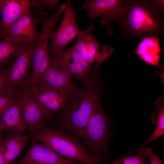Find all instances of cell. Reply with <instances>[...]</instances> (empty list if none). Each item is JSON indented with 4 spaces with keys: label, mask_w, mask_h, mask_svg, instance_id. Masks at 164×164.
Instances as JSON below:
<instances>
[{
    "label": "cell",
    "mask_w": 164,
    "mask_h": 164,
    "mask_svg": "<svg viewBox=\"0 0 164 164\" xmlns=\"http://www.w3.org/2000/svg\"><path fill=\"white\" fill-rule=\"evenodd\" d=\"M164 10L155 8L150 0H124L115 22L126 39H142L164 34Z\"/></svg>",
    "instance_id": "cell-1"
},
{
    "label": "cell",
    "mask_w": 164,
    "mask_h": 164,
    "mask_svg": "<svg viewBox=\"0 0 164 164\" xmlns=\"http://www.w3.org/2000/svg\"><path fill=\"white\" fill-rule=\"evenodd\" d=\"M100 101L95 82L70 94L67 103L58 116L59 123L76 137L81 138L89 119Z\"/></svg>",
    "instance_id": "cell-2"
},
{
    "label": "cell",
    "mask_w": 164,
    "mask_h": 164,
    "mask_svg": "<svg viewBox=\"0 0 164 164\" xmlns=\"http://www.w3.org/2000/svg\"><path fill=\"white\" fill-rule=\"evenodd\" d=\"M29 134L30 138L44 144L62 157L84 164H100L98 158L90 152L75 136L43 125Z\"/></svg>",
    "instance_id": "cell-3"
},
{
    "label": "cell",
    "mask_w": 164,
    "mask_h": 164,
    "mask_svg": "<svg viewBox=\"0 0 164 164\" xmlns=\"http://www.w3.org/2000/svg\"><path fill=\"white\" fill-rule=\"evenodd\" d=\"M66 8V3L61 4L55 13L49 17L45 16L40 23L42 30L33 47L32 56V73L35 76L41 75L51 63L49 51L51 34L55 25L60 19V15L64 12Z\"/></svg>",
    "instance_id": "cell-4"
},
{
    "label": "cell",
    "mask_w": 164,
    "mask_h": 164,
    "mask_svg": "<svg viewBox=\"0 0 164 164\" xmlns=\"http://www.w3.org/2000/svg\"><path fill=\"white\" fill-rule=\"evenodd\" d=\"M66 3L61 22L51 34L49 51L51 60L56 58L66 46L77 37L81 32L76 20L77 11L73 10L70 1H67Z\"/></svg>",
    "instance_id": "cell-5"
},
{
    "label": "cell",
    "mask_w": 164,
    "mask_h": 164,
    "mask_svg": "<svg viewBox=\"0 0 164 164\" xmlns=\"http://www.w3.org/2000/svg\"><path fill=\"white\" fill-rule=\"evenodd\" d=\"M51 61L72 77L82 82L84 86L95 82L96 76L94 73V67L84 60L72 46L63 50Z\"/></svg>",
    "instance_id": "cell-6"
},
{
    "label": "cell",
    "mask_w": 164,
    "mask_h": 164,
    "mask_svg": "<svg viewBox=\"0 0 164 164\" xmlns=\"http://www.w3.org/2000/svg\"><path fill=\"white\" fill-rule=\"evenodd\" d=\"M18 91L17 99L26 129L35 130L51 116L36 101L29 88Z\"/></svg>",
    "instance_id": "cell-7"
},
{
    "label": "cell",
    "mask_w": 164,
    "mask_h": 164,
    "mask_svg": "<svg viewBox=\"0 0 164 164\" xmlns=\"http://www.w3.org/2000/svg\"><path fill=\"white\" fill-rule=\"evenodd\" d=\"M33 47L28 46L23 50L13 59L7 69L4 70L10 87L18 90L29 88Z\"/></svg>",
    "instance_id": "cell-8"
},
{
    "label": "cell",
    "mask_w": 164,
    "mask_h": 164,
    "mask_svg": "<svg viewBox=\"0 0 164 164\" xmlns=\"http://www.w3.org/2000/svg\"><path fill=\"white\" fill-rule=\"evenodd\" d=\"M107 128L106 117L100 101L89 119L81 138L92 149L100 152L105 145Z\"/></svg>",
    "instance_id": "cell-9"
},
{
    "label": "cell",
    "mask_w": 164,
    "mask_h": 164,
    "mask_svg": "<svg viewBox=\"0 0 164 164\" xmlns=\"http://www.w3.org/2000/svg\"><path fill=\"white\" fill-rule=\"evenodd\" d=\"M124 0H86L82 9L88 12V16L92 20L96 17L101 18L100 23L107 28V33H113L111 24L120 14L123 7Z\"/></svg>",
    "instance_id": "cell-10"
},
{
    "label": "cell",
    "mask_w": 164,
    "mask_h": 164,
    "mask_svg": "<svg viewBox=\"0 0 164 164\" xmlns=\"http://www.w3.org/2000/svg\"><path fill=\"white\" fill-rule=\"evenodd\" d=\"M94 27L91 24L86 30L81 31L76 42L72 46L84 60L92 65L103 57L111 54L108 45L103 46L99 51L100 44L91 33Z\"/></svg>",
    "instance_id": "cell-11"
},
{
    "label": "cell",
    "mask_w": 164,
    "mask_h": 164,
    "mask_svg": "<svg viewBox=\"0 0 164 164\" xmlns=\"http://www.w3.org/2000/svg\"><path fill=\"white\" fill-rule=\"evenodd\" d=\"M31 144L22 158L12 164H78L65 159L47 146L31 138Z\"/></svg>",
    "instance_id": "cell-12"
},
{
    "label": "cell",
    "mask_w": 164,
    "mask_h": 164,
    "mask_svg": "<svg viewBox=\"0 0 164 164\" xmlns=\"http://www.w3.org/2000/svg\"><path fill=\"white\" fill-rule=\"evenodd\" d=\"M42 19L33 17L29 9L12 25L5 37L33 46L40 34L36 25L40 23Z\"/></svg>",
    "instance_id": "cell-13"
},
{
    "label": "cell",
    "mask_w": 164,
    "mask_h": 164,
    "mask_svg": "<svg viewBox=\"0 0 164 164\" xmlns=\"http://www.w3.org/2000/svg\"><path fill=\"white\" fill-rule=\"evenodd\" d=\"M71 92L40 86L31 92L36 101L52 116L61 112L64 109Z\"/></svg>",
    "instance_id": "cell-14"
},
{
    "label": "cell",
    "mask_w": 164,
    "mask_h": 164,
    "mask_svg": "<svg viewBox=\"0 0 164 164\" xmlns=\"http://www.w3.org/2000/svg\"><path fill=\"white\" fill-rule=\"evenodd\" d=\"M31 4L28 0H5L1 12L0 35L2 39L6 36L12 25L30 9Z\"/></svg>",
    "instance_id": "cell-15"
},
{
    "label": "cell",
    "mask_w": 164,
    "mask_h": 164,
    "mask_svg": "<svg viewBox=\"0 0 164 164\" xmlns=\"http://www.w3.org/2000/svg\"><path fill=\"white\" fill-rule=\"evenodd\" d=\"M46 86L72 91L77 88L67 73L51 62L45 71L39 77L36 87Z\"/></svg>",
    "instance_id": "cell-16"
},
{
    "label": "cell",
    "mask_w": 164,
    "mask_h": 164,
    "mask_svg": "<svg viewBox=\"0 0 164 164\" xmlns=\"http://www.w3.org/2000/svg\"><path fill=\"white\" fill-rule=\"evenodd\" d=\"M0 129L3 132L10 130L19 134L24 133L26 129L17 98L0 118Z\"/></svg>",
    "instance_id": "cell-17"
},
{
    "label": "cell",
    "mask_w": 164,
    "mask_h": 164,
    "mask_svg": "<svg viewBox=\"0 0 164 164\" xmlns=\"http://www.w3.org/2000/svg\"><path fill=\"white\" fill-rule=\"evenodd\" d=\"M159 36V35H157L143 38L137 46L135 51L146 63L160 68L161 50Z\"/></svg>",
    "instance_id": "cell-18"
},
{
    "label": "cell",
    "mask_w": 164,
    "mask_h": 164,
    "mask_svg": "<svg viewBox=\"0 0 164 164\" xmlns=\"http://www.w3.org/2000/svg\"><path fill=\"white\" fill-rule=\"evenodd\" d=\"M30 138L29 134L22 135L8 132L4 138V156L6 164H12L23 151Z\"/></svg>",
    "instance_id": "cell-19"
},
{
    "label": "cell",
    "mask_w": 164,
    "mask_h": 164,
    "mask_svg": "<svg viewBox=\"0 0 164 164\" xmlns=\"http://www.w3.org/2000/svg\"><path fill=\"white\" fill-rule=\"evenodd\" d=\"M155 110L151 115V120L156 125L155 129L150 136L142 145L128 153L131 154L143 149L144 147L152 141L157 140L164 134V97L159 98L155 103Z\"/></svg>",
    "instance_id": "cell-20"
},
{
    "label": "cell",
    "mask_w": 164,
    "mask_h": 164,
    "mask_svg": "<svg viewBox=\"0 0 164 164\" xmlns=\"http://www.w3.org/2000/svg\"><path fill=\"white\" fill-rule=\"evenodd\" d=\"M28 46L7 37L0 41V66L4 65Z\"/></svg>",
    "instance_id": "cell-21"
},
{
    "label": "cell",
    "mask_w": 164,
    "mask_h": 164,
    "mask_svg": "<svg viewBox=\"0 0 164 164\" xmlns=\"http://www.w3.org/2000/svg\"><path fill=\"white\" fill-rule=\"evenodd\" d=\"M134 155H123L107 164H148L146 148L138 151Z\"/></svg>",
    "instance_id": "cell-22"
},
{
    "label": "cell",
    "mask_w": 164,
    "mask_h": 164,
    "mask_svg": "<svg viewBox=\"0 0 164 164\" xmlns=\"http://www.w3.org/2000/svg\"><path fill=\"white\" fill-rule=\"evenodd\" d=\"M17 89L9 87L0 92V118L7 108L16 99Z\"/></svg>",
    "instance_id": "cell-23"
},
{
    "label": "cell",
    "mask_w": 164,
    "mask_h": 164,
    "mask_svg": "<svg viewBox=\"0 0 164 164\" xmlns=\"http://www.w3.org/2000/svg\"><path fill=\"white\" fill-rule=\"evenodd\" d=\"M59 2V0H40L35 1L37 4L44 6L51 10L56 9Z\"/></svg>",
    "instance_id": "cell-24"
},
{
    "label": "cell",
    "mask_w": 164,
    "mask_h": 164,
    "mask_svg": "<svg viewBox=\"0 0 164 164\" xmlns=\"http://www.w3.org/2000/svg\"><path fill=\"white\" fill-rule=\"evenodd\" d=\"M146 151L149 159V164H163L162 161L151 149L146 148Z\"/></svg>",
    "instance_id": "cell-25"
},
{
    "label": "cell",
    "mask_w": 164,
    "mask_h": 164,
    "mask_svg": "<svg viewBox=\"0 0 164 164\" xmlns=\"http://www.w3.org/2000/svg\"><path fill=\"white\" fill-rule=\"evenodd\" d=\"M10 87L5 77L4 70L0 71V92Z\"/></svg>",
    "instance_id": "cell-26"
},
{
    "label": "cell",
    "mask_w": 164,
    "mask_h": 164,
    "mask_svg": "<svg viewBox=\"0 0 164 164\" xmlns=\"http://www.w3.org/2000/svg\"><path fill=\"white\" fill-rule=\"evenodd\" d=\"M0 164H6L4 156V138L0 142Z\"/></svg>",
    "instance_id": "cell-27"
},
{
    "label": "cell",
    "mask_w": 164,
    "mask_h": 164,
    "mask_svg": "<svg viewBox=\"0 0 164 164\" xmlns=\"http://www.w3.org/2000/svg\"><path fill=\"white\" fill-rule=\"evenodd\" d=\"M153 6L155 8L164 10V1L163 0H150Z\"/></svg>",
    "instance_id": "cell-28"
},
{
    "label": "cell",
    "mask_w": 164,
    "mask_h": 164,
    "mask_svg": "<svg viewBox=\"0 0 164 164\" xmlns=\"http://www.w3.org/2000/svg\"><path fill=\"white\" fill-rule=\"evenodd\" d=\"M5 0H0V15L1 14L2 9L5 3Z\"/></svg>",
    "instance_id": "cell-29"
},
{
    "label": "cell",
    "mask_w": 164,
    "mask_h": 164,
    "mask_svg": "<svg viewBox=\"0 0 164 164\" xmlns=\"http://www.w3.org/2000/svg\"><path fill=\"white\" fill-rule=\"evenodd\" d=\"M4 132L0 129V142L3 139V136Z\"/></svg>",
    "instance_id": "cell-30"
},
{
    "label": "cell",
    "mask_w": 164,
    "mask_h": 164,
    "mask_svg": "<svg viewBox=\"0 0 164 164\" xmlns=\"http://www.w3.org/2000/svg\"><path fill=\"white\" fill-rule=\"evenodd\" d=\"M2 39V38H1V37L0 35V41Z\"/></svg>",
    "instance_id": "cell-31"
}]
</instances>
